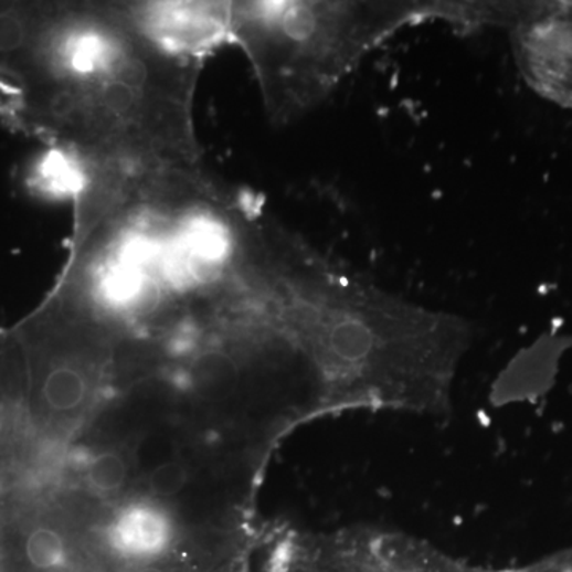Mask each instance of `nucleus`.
I'll return each instance as SVG.
<instances>
[{
    "label": "nucleus",
    "instance_id": "f257e3e1",
    "mask_svg": "<svg viewBox=\"0 0 572 572\" xmlns=\"http://www.w3.org/2000/svg\"><path fill=\"white\" fill-rule=\"evenodd\" d=\"M198 2L0 3V115L97 169L195 168Z\"/></svg>",
    "mask_w": 572,
    "mask_h": 572
},
{
    "label": "nucleus",
    "instance_id": "f03ea898",
    "mask_svg": "<svg viewBox=\"0 0 572 572\" xmlns=\"http://www.w3.org/2000/svg\"><path fill=\"white\" fill-rule=\"evenodd\" d=\"M443 14V3L227 2V34L255 68L267 115L284 125L391 32Z\"/></svg>",
    "mask_w": 572,
    "mask_h": 572
},
{
    "label": "nucleus",
    "instance_id": "7ed1b4c3",
    "mask_svg": "<svg viewBox=\"0 0 572 572\" xmlns=\"http://www.w3.org/2000/svg\"><path fill=\"white\" fill-rule=\"evenodd\" d=\"M309 572H508L474 566L415 536L354 525L315 550Z\"/></svg>",
    "mask_w": 572,
    "mask_h": 572
},
{
    "label": "nucleus",
    "instance_id": "20e7f679",
    "mask_svg": "<svg viewBox=\"0 0 572 572\" xmlns=\"http://www.w3.org/2000/svg\"><path fill=\"white\" fill-rule=\"evenodd\" d=\"M512 49L528 86L572 108V3H553L550 12L513 27Z\"/></svg>",
    "mask_w": 572,
    "mask_h": 572
},
{
    "label": "nucleus",
    "instance_id": "39448f33",
    "mask_svg": "<svg viewBox=\"0 0 572 572\" xmlns=\"http://www.w3.org/2000/svg\"><path fill=\"white\" fill-rule=\"evenodd\" d=\"M115 541L130 553L159 552L168 541V525L165 517L155 510L137 508L118 520L115 527Z\"/></svg>",
    "mask_w": 572,
    "mask_h": 572
},
{
    "label": "nucleus",
    "instance_id": "423d86ee",
    "mask_svg": "<svg viewBox=\"0 0 572 572\" xmlns=\"http://www.w3.org/2000/svg\"><path fill=\"white\" fill-rule=\"evenodd\" d=\"M86 382L82 372L71 366H57L42 383V398L50 409L68 412L85 400Z\"/></svg>",
    "mask_w": 572,
    "mask_h": 572
},
{
    "label": "nucleus",
    "instance_id": "0eeeda50",
    "mask_svg": "<svg viewBox=\"0 0 572 572\" xmlns=\"http://www.w3.org/2000/svg\"><path fill=\"white\" fill-rule=\"evenodd\" d=\"M24 553L35 570H56L65 561L64 539L53 528L35 527L24 541Z\"/></svg>",
    "mask_w": 572,
    "mask_h": 572
},
{
    "label": "nucleus",
    "instance_id": "6e6552de",
    "mask_svg": "<svg viewBox=\"0 0 572 572\" xmlns=\"http://www.w3.org/2000/svg\"><path fill=\"white\" fill-rule=\"evenodd\" d=\"M88 479L97 490H118L126 480L125 462L115 454L97 456L92 465H89Z\"/></svg>",
    "mask_w": 572,
    "mask_h": 572
},
{
    "label": "nucleus",
    "instance_id": "1a4fd4ad",
    "mask_svg": "<svg viewBox=\"0 0 572 572\" xmlns=\"http://www.w3.org/2000/svg\"><path fill=\"white\" fill-rule=\"evenodd\" d=\"M188 481V473L182 463L168 462L159 465L158 468L151 470L150 484L151 491L161 498L176 496L183 490Z\"/></svg>",
    "mask_w": 572,
    "mask_h": 572
},
{
    "label": "nucleus",
    "instance_id": "9d476101",
    "mask_svg": "<svg viewBox=\"0 0 572 572\" xmlns=\"http://www.w3.org/2000/svg\"><path fill=\"white\" fill-rule=\"evenodd\" d=\"M139 572H162L161 570H158V568H147V570H142Z\"/></svg>",
    "mask_w": 572,
    "mask_h": 572
}]
</instances>
